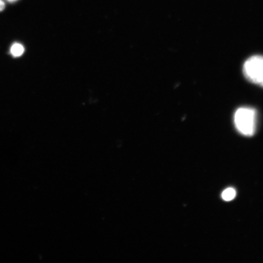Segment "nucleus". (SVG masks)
Wrapping results in <instances>:
<instances>
[{
  "mask_svg": "<svg viewBox=\"0 0 263 263\" xmlns=\"http://www.w3.org/2000/svg\"><path fill=\"white\" fill-rule=\"evenodd\" d=\"M8 1H9L10 2H14L16 1V0H8Z\"/></svg>",
  "mask_w": 263,
  "mask_h": 263,
  "instance_id": "6",
  "label": "nucleus"
},
{
  "mask_svg": "<svg viewBox=\"0 0 263 263\" xmlns=\"http://www.w3.org/2000/svg\"><path fill=\"white\" fill-rule=\"evenodd\" d=\"M236 195L235 190L233 188H229L223 191L222 193V198L226 201H230V200L235 199Z\"/></svg>",
  "mask_w": 263,
  "mask_h": 263,
  "instance_id": "4",
  "label": "nucleus"
},
{
  "mask_svg": "<svg viewBox=\"0 0 263 263\" xmlns=\"http://www.w3.org/2000/svg\"><path fill=\"white\" fill-rule=\"evenodd\" d=\"M243 73L250 82L263 87L262 55H254L249 58L243 67Z\"/></svg>",
  "mask_w": 263,
  "mask_h": 263,
  "instance_id": "2",
  "label": "nucleus"
},
{
  "mask_svg": "<svg viewBox=\"0 0 263 263\" xmlns=\"http://www.w3.org/2000/svg\"><path fill=\"white\" fill-rule=\"evenodd\" d=\"M5 8V3L2 1V0H0V12L2 11L3 9Z\"/></svg>",
  "mask_w": 263,
  "mask_h": 263,
  "instance_id": "5",
  "label": "nucleus"
},
{
  "mask_svg": "<svg viewBox=\"0 0 263 263\" xmlns=\"http://www.w3.org/2000/svg\"><path fill=\"white\" fill-rule=\"evenodd\" d=\"M25 48L24 46L20 44H14L11 48V53L13 57L18 58L24 53Z\"/></svg>",
  "mask_w": 263,
  "mask_h": 263,
  "instance_id": "3",
  "label": "nucleus"
},
{
  "mask_svg": "<svg viewBox=\"0 0 263 263\" xmlns=\"http://www.w3.org/2000/svg\"><path fill=\"white\" fill-rule=\"evenodd\" d=\"M234 123L240 134L247 137L254 136L256 128V111L251 107H241L235 111Z\"/></svg>",
  "mask_w": 263,
  "mask_h": 263,
  "instance_id": "1",
  "label": "nucleus"
}]
</instances>
